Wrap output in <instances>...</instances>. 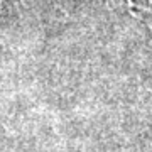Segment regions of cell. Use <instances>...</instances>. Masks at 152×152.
<instances>
[{
	"label": "cell",
	"mask_w": 152,
	"mask_h": 152,
	"mask_svg": "<svg viewBox=\"0 0 152 152\" xmlns=\"http://www.w3.org/2000/svg\"><path fill=\"white\" fill-rule=\"evenodd\" d=\"M0 4H2V0H0Z\"/></svg>",
	"instance_id": "cell-1"
}]
</instances>
